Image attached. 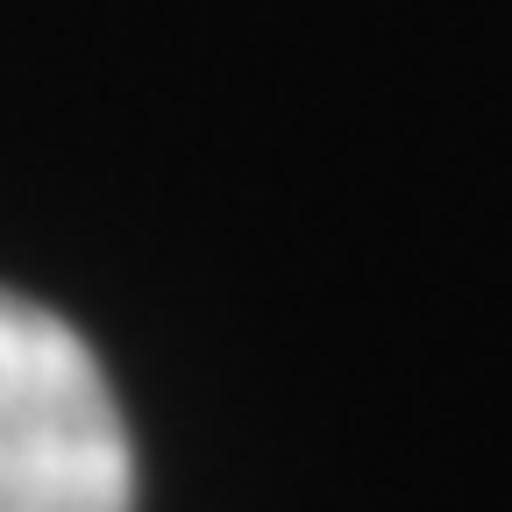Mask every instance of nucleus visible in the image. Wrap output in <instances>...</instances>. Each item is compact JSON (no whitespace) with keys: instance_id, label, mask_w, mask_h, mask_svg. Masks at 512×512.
I'll list each match as a JSON object with an SVG mask.
<instances>
[{"instance_id":"obj_1","label":"nucleus","mask_w":512,"mask_h":512,"mask_svg":"<svg viewBox=\"0 0 512 512\" xmlns=\"http://www.w3.org/2000/svg\"><path fill=\"white\" fill-rule=\"evenodd\" d=\"M0 512H136V441L72 320L0 285Z\"/></svg>"}]
</instances>
